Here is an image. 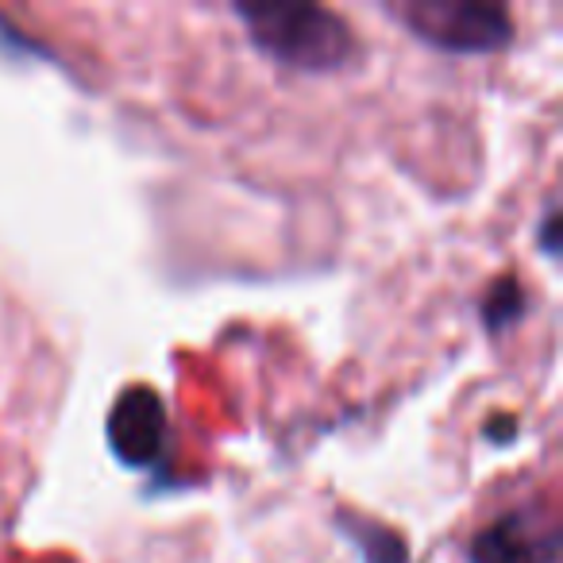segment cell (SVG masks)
Wrapping results in <instances>:
<instances>
[{"mask_svg": "<svg viewBox=\"0 0 563 563\" xmlns=\"http://www.w3.org/2000/svg\"><path fill=\"white\" fill-rule=\"evenodd\" d=\"M235 16L247 24V35L263 55L301 74H332L347 66L355 51L352 27L336 12L306 0H258L235 4Z\"/></svg>", "mask_w": 563, "mask_h": 563, "instance_id": "obj_1", "label": "cell"}, {"mask_svg": "<svg viewBox=\"0 0 563 563\" xmlns=\"http://www.w3.org/2000/svg\"><path fill=\"white\" fill-rule=\"evenodd\" d=\"M394 20L413 40L448 55H494L514 40V20L486 0H390Z\"/></svg>", "mask_w": 563, "mask_h": 563, "instance_id": "obj_2", "label": "cell"}, {"mask_svg": "<svg viewBox=\"0 0 563 563\" xmlns=\"http://www.w3.org/2000/svg\"><path fill=\"white\" fill-rule=\"evenodd\" d=\"M560 525L540 506H521L490 521L467 548V563H555Z\"/></svg>", "mask_w": 563, "mask_h": 563, "instance_id": "obj_3", "label": "cell"}, {"mask_svg": "<svg viewBox=\"0 0 563 563\" xmlns=\"http://www.w3.org/2000/svg\"><path fill=\"white\" fill-rule=\"evenodd\" d=\"M109 448L124 467H155L166 448V406L151 386H128L109 409Z\"/></svg>", "mask_w": 563, "mask_h": 563, "instance_id": "obj_4", "label": "cell"}, {"mask_svg": "<svg viewBox=\"0 0 563 563\" xmlns=\"http://www.w3.org/2000/svg\"><path fill=\"white\" fill-rule=\"evenodd\" d=\"M340 529L344 537L355 540L367 563H409V544L398 529L383 521H363L355 514H340Z\"/></svg>", "mask_w": 563, "mask_h": 563, "instance_id": "obj_5", "label": "cell"}, {"mask_svg": "<svg viewBox=\"0 0 563 563\" xmlns=\"http://www.w3.org/2000/svg\"><path fill=\"white\" fill-rule=\"evenodd\" d=\"M529 313V294L521 290V282L514 274L506 278H494V286L486 290L483 298V324L490 332H506L509 324H517L521 317Z\"/></svg>", "mask_w": 563, "mask_h": 563, "instance_id": "obj_6", "label": "cell"}, {"mask_svg": "<svg viewBox=\"0 0 563 563\" xmlns=\"http://www.w3.org/2000/svg\"><path fill=\"white\" fill-rule=\"evenodd\" d=\"M560 224H563V217H560V209H548L544 212V224H540V247L548 251V255H555L560 251Z\"/></svg>", "mask_w": 563, "mask_h": 563, "instance_id": "obj_7", "label": "cell"}]
</instances>
